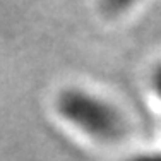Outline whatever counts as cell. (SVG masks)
Returning a JSON list of instances; mask_svg holds the SVG:
<instances>
[{
    "mask_svg": "<svg viewBox=\"0 0 161 161\" xmlns=\"http://www.w3.org/2000/svg\"><path fill=\"white\" fill-rule=\"evenodd\" d=\"M147 89L151 94L153 101L156 103L158 108V117H159V127H161V57L154 60L147 72Z\"/></svg>",
    "mask_w": 161,
    "mask_h": 161,
    "instance_id": "obj_3",
    "label": "cell"
},
{
    "mask_svg": "<svg viewBox=\"0 0 161 161\" xmlns=\"http://www.w3.org/2000/svg\"><path fill=\"white\" fill-rule=\"evenodd\" d=\"M55 108L65 124L98 144H120L130 134V120L124 110L87 87L70 86L62 89Z\"/></svg>",
    "mask_w": 161,
    "mask_h": 161,
    "instance_id": "obj_1",
    "label": "cell"
},
{
    "mask_svg": "<svg viewBox=\"0 0 161 161\" xmlns=\"http://www.w3.org/2000/svg\"><path fill=\"white\" fill-rule=\"evenodd\" d=\"M144 0H98V7L106 17H122L142 3Z\"/></svg>",
    "mask_w": 161,
    "mask_h": 161,
    "instance_id": "obj_2",
    "label": "cell"
},
{
    "mask_svg": "<svg viewBox=\"0 0 161 161\" xmlns=\"http://www.w3.org/2000/svg\"><path fill=\"white\" fill-rule=\"evenodd\" d=\"M124 161H161V147H149L134 151Z\"/></svg>",
    "mask_w": 161,
    "mask_h": 161,
    "instance_id": "obj_4",
    "label": "cell"
}]
</instances>
